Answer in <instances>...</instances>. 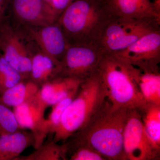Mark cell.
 Returning <instances> with one entry per match:
<instances>
[{
	"label": "cell",
	"instance_id": "1",
	"mask_svg": "<svg viewBox=\"0 0 160 160\" xmlns=\"http://www.w3.org/2000/svg\"><path fill=\"white\" fill-rule=\"evenodd\" d=\"M130 110L113 107L107 99L86 127L71 137L89 144L106 160H126L123 138Z\"/></svg>",
	"mask_w": 160,
	"mask_h": 160
},
{
	"label": "cell",
	"instance_id": "2",
	"mask_svg": "<svg viewBox=\"0 0 160 160\" xmlns=\"http://www.w3.org/2000/svg\"><path fill=\"white\" fill-rule=\"evenodd\" d=\"M107 97L106 88L96 72L85 79L63 112L52 141L65 142L85 128L102 106Z\"/></svg>",
	"mask_w": 160,
	"mask_h": 160
},
{
	"label": "cell",
	"instance_id": "3",
	"mask_svg": "<svg viewBox=\"0 0 160 160\" xmlns=\"http://www.w3.org/2000/svg\"><path fill=\"white\" fill-rule=\"evenodd\" d=\"M96 72L106 89L107 100L113 107L140 112L147 106L130 64L112 53H104Z\"/></svg>",
	"mask_w": 160,
	"mask_h": 160
},
{
	"label": "cell",
	"instance_id": "4",
	"mask_svg": "<svg viewBox=\"0 0 160 160\" xmlns=\"http://www.w3.org/2000/svg\"><path fill=\"white\" fill-rule=\"evenodd\" d=\"M111 17L101 0H73L57 22L69 45L96 43Z\"/></svg>",
	"mask_w": 160,
	"mask_h": 160
},
{
	"label": "cell",
	"instance_id": "5",
	"mask_svg": "<svg viewBox=\"0 0 160 160\" xmlns=\"http://www.w3.org/2000/svg\"><path fill=\"white\" fill-rule=\"evenodd\" d=\"M159 22L154 19L111 16L101 32L96 44L104 53L118 52L150 32L158 29Z\"/></svg>",
	"mask_w": 160,
	"mask_h": 160
},
{
	"label": "cell",
	"instance_id": "6",
	"mask_svg": "<svg viewBox=\"0 0 160 160\" xmlns=\"http://www.w3.org/2000/svg\"><path fill=\"white\" fill-rule=\"evenodd\" d=\"M126 160L160 159V147L152 141L146 132L140 112L130 109L123 138Z\"/></svg>",
	"mask_w": 160,
	"mask_h": 160
},
{
	"label": "cell",
	"instance_id": "7",
	"mask_svg": "<svg viewBox=\"0 0 160 160\" xmlns=\"http://www.w3.org/2000/svg\"><path fill=\"white\" fill-rule=\"evenodd\" d=\"M0 52L25 79H29L31 59L27 38L23 30L9 20L0 26Z\"/></svg>",
	"mask_w": 160,
	"mask_h": 160
},
{
	"label": "cell",
	"instance_id": "8",
	"mask_svg": "<svg viewBox=\"0 0 160 160\" xmlns=\"http://www.w3.org/2000/svg\"><path fill=\"white\" fill-rule=\"evenodd\" d=\"M103 54L96 43L69 45L61 61L60 76L85 80L96 72Z\"/></svg>",
	"mask_w": 160,
	"mask_h": 160
},
{
	"label": "cell",
	"instance_id": "9",
	"mask_svg": "<svg viewBox=\"0 0 160 160\" xmlns=\"http://www.w3.org/2000/svg\"><path fill=\"white\" fill-rule=\"evenodd\" d=\"M9 20L20 27H36L57 22L59 16L46 0H10Z\"/></svg>",
	"mask_w": 160,
	"mask_h": 160
},
{
	"label": "cell",
	"instance_id": "10",
	"mask_svg": "<svg viewBox=\"0 0 160 160\" xmlns=\"http://www.w3.org/2000/svg\"><path fill=\"white\" fill-rule=\"evenodd\" d=\"M112 53L132 66L143 69H159L160 59V32H150L127 48Z\"/></svg>",
	"mask_w": 160,
	"mask_h": 160
},
{
	"label": "cell",
	"instance_id": "11",
	"mask_svg": "<svg viewBox=\"0 0 160 160\" xmlns=\"http://www.w3.org/2000/svg\"><path fill=\"white\" fill-rule=\"evenodd\" d=\"M48 107L38 92L26 102L12 108L20 128L28 129L33 134L35 149L42 145L48 136L45 117Z\"/></svg>",
	"mask_w": 160,
	"mask_h": 160
},
{
	"label": "cell",
	"instance_id": "12",
	"mask_svg": "<svg viewBox=\"0 0 160 160\" xmlns=\"http://www.w3.org/2000/svg\"><path fill=\"white\" fill-rule=\"evenodd\" d=\"M18 27L40 49L61 62L69 44L57 22L36 27Z\"/></svg>",
	"mask_w": 160,
	"mask_h": 160
},
{
	"label": "cell",
	"instance_id": "13",
	"mask_svg": "<svg viewBox=\"0 0 160 160\" xmlns=\"http://www.w3.org/2000/svg\"><path fill=\"white\" fill-rule=\"evenodd\" d=\"M26 35L31 59L29 79L41 87L60 76L61 62L43 51Z\"/></svg>",
	"mask_w": 160,
	"mask_h": 160
},
{
	"label": "cell",
	"instance_id": "14",
	"mask_svg": "<svg viewBox=\"0 0 160 160\" xmlns=\"http://www.w3.org/2000/svg\"><path fill=\"white\" fill-rule=\"evenodd\" d=\"M112 16L127 18L149 19L160 22V12L150 0H101Z\"/></svg>",
	"mask_w": 160,
	"mask_h": 160
},
{
	"label": "cell",
	"instance_id": "15",
	"mask_svg": "<svg viewBox=\"0 0 160 160\" xmlns=\"http://www.w3.org/2000/svg\"><path fill=\"white\" fill-rule=\"evenodd\" d=\"M84 80L59 76L42 85L38 93L48 107L52 106L76 92Z\"/></svg>",
	"mask_w": 160,
	"mask_h": 160
},
{
	"label": "cell",
	"instance_id": "16",
	"mask_svg": "<svg viewBox=\"0 0 160 160\" xmlns=\"http://www.w3.org/2000/svg\"><path fill=\"white\" fill-rule=\"evenodd\" d=\"M34 143L33 134L25 129L0 135V160H15L25 149L34 146Z\"/></svg>",
	"mask_w": 160,
	"mask_h": 160
},
{
	"label": "cell",
	"instance_id": "17",
	"mask_svg": "<svg viewBox=\"0 0 160 160\" xmlns=\"http://www.w3.org/2000/svg\"><path fill=\"white\" fill-rule=\"evenodd\" d=\"M132 69L135 80L146 102L160 105V74L159 69H143L132 66Z\"/></svg>",
	"mask_w": 160,
	"mask_h": 160
},
{
	"label": "cell",
	"instance_id": "18",
	"mask_svg": "<svg viewBox=\"0 0 160 160\" xmlns=\"http://www.w3.org/2000/svg\"><path fill=\"white\" fill-rule=\"evenodd\" d=\"M40 87L29 79H24L0 95V103L13 108L35 96Z\"/></svg>",
	"mask_w": 160,
	"mask_h": 160
},
{
	"label": "cell",
	"instance_id": "19",
	"mask_svg": "<svg viewBox=\"0 0 160 160\" xmlns=\"http://www.w3.org/2000/svg\"><path fill=\"white\" fill-rule=\"evenodd\" d=\"M140 112L147 134L160 147V105L148 104Z\"/></svg>",
	"mask_w": 160,
	"mask_h": 160
},
{
	"label": "cell",
	"instance_id": "20",
	"mask_svg": "<svg viewBox=\"0 0 160 160\" xmlns=\"http://www.w3.org/2000/svg\"><path fill=\"white\" fill-rule=\"evenodd\" d=\"M34 152L27 156H19L15 160H67L65 145H59L52 140L41 145Z\"/></svg>",
	"mask_w": 160,
	"mask_h": 160
},
{
	"label": "cell",
	"instance_id": "21",
	"mask_svg": "<svg viewBox=\"0 0 160 160\" xmlns=\"http://www.w3.org/2000/svg\"><path fill=\"white\" fill-rule=\"evenodd\" d=\"M72 138L70 142L65 143L66 156L70 152V160H106L99 152L86 142Z\"/></svg>",
	"mask_w": 160,
	"mask_h": 160
},
{
	"label": "cell",
	"instance_id": "22",
	"mask_svg": "<svg viewBox=\"0 0 160 160\" xmlns=\"http://www.w3.org/2000/svg\"><path fill=\"white\" fill-rule=\"evenodd\" d=\"M25 79L7 62L0 52V95Z\"/></svg>",
	"mask_w": 160,
	"mask_h": 160
},
{
	"label": "cell",
	"instance_id": "23",
	"mask_svg": "<svg viewBox=\"0 0 160 160\" xmlns=\"http://www.w3.org/2000/svg\"><path fill=\"white\" fill-rule=\"evenodd\" d=\"M78 91L52 106L51 112L48 118H46V131L48 135L54 134L59 125L63 112L73 99Z\"/></svg>",
	"mask_w": 160,
	"mask_h": 160
},
{
	"label": "cell",
	"instance_id": "24",
	"mask_svg": "<svg viewBox=\"0 0 160 160\" xmlns=\"http://www.w3.org/2000/svg\"><path fill=\"white\" fill-rule=\"evenodd\" d=\"M21 129L12 109L0 103V135Z\"/></svg>",
	"mask_w": 160,
	"mask_h": 160
},
{
	"label": "cell",
	"instance_id": "25",
	"mask_svg": "<svg viewBox=\"0 0 160 160\" xmlns=\"http://www.w3.org/2000/svg\"><path fill=\"white\" fill-rule=\"evenodd\" d=\"M73 0H49V4L59 16Z\"/></svg>",
	"mask_w": 160,
	"mask_h": 160
},
{
	"label": "cell",
	"instance_id": "26",
	"mask_svg": "<svg viewBox=\"0 0 160 160\" xmlns=\"http://www.w3.org/2000/svg\"><path fill=\"white\" fill-rule=\"evenodd\" d=\"M10 0H0V26L9 20Z\"/></svg>",
	"mask_w": 160,
	"mask_h": 160
},
{
	"label": "cell",
	"instance_id": "27",
	"mask_svg": "<svg viewBox=\"0 0 160 160\" xmlns=\"http://www.w3.org/2000/svg\"><path fill=\"white\" fill-rule=\"evenodd\" d=\"M153 3L158 11L160 12V0H154Z\"/></svg>",
	"mask_w": 160,
	"mask_h": 160
},
{
	"label": "cell",
	"instance_id": "28",
	"mask_svg": "<svg viewBox=\"0 0 160 160\" xmlns=\"http://www.w3.org/2000/svg\"><path fill=\"white\" fill-rule=\"evenodd\" d=\"M46 1H47V2H48V3L49 2V0H46Z\"/></svg>",
	"mask_w": 160,
	"mask_h": 160
}]
</instances>
